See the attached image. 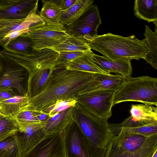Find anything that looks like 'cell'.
<instances>
[{"label": "cell", "mask_w": 157, "mask_h": 157, "mask_svg": "<svg viewBox=\"0 0 157 157\" xmlns=\"http://www.w3.org/2000/svg\"><path fill=\"white\" fill-rule=\"evenodd\" d=\"M0 88H11L17 91L19 95H27L28 77L27 69L0 52Z\"/></svg>", "instance_id": "cell-6"}, {"label": "cell", "mask_w": 157, "mask_h": 157, "mask_svg": "<svg viewBox=\"0 0 157 157\" xmlns=\"http://www.w3.org/2000/svg\"><path fill=\"white\" fill-rule=\"evenodd\" d=\"M24 157H66L63 134L46 135Z\"/></svg>", "instance_id": "cell-12"}, {"label": "cell", "mask_w": 157, "mask_h": 157, "mask_svg": "<svg viewBox=\"0 0 157 157\" xmlns=\"http://www.w3.org/2000/svg\"><path fill=\"white\" fill-rule=\"evenodd\" d=\"M15 135L0 142V157H21Z\"/></svg>", "instance_id": "cell-29"}, {"label": "cell", "mask_w": 157, "mask_h": 157, "mask_svg": "<svg viewBox=\"0 0 157 157\" xmlns=\"http://www.w3.org/2000/svg\"><path fill=\"white\" fill-rule=\"evenodd\" d=\"M151 136L146 137L120 130L118 134L113 139L119 147L126 151L133 152L141 148Z\"/></svg>", "instance_id": "cell-19"}, {"label": "cell", "mask_w": 157, "mask_h": 157, "mask_svg": "<svg viewBox=\"0 0 157 157\" xmlns=\"http://www.w3.org/2000/svg\"><path fill=\"white\" fill-rule=\"evenodd\" d=\"M38 5L26 18L18 20L0 19V45L5 44L30 30L42 26L46 22L37 13Z\"/></svg>", "instance_id": "cell-7"}, {"label": "cell", "mask_w": 157, "mask_h": 157, "mask_svg": "<svg viewBox=\"0 0 157 157\" xmlns=\"http://www.w3.org/2000/svg\"><path fill=\"white\" fill-rule=\"evenodd\" d=\"M85 52H86L63 51L58 53L54 69L66 68L70 62L83 55Z\"/></svg>", "instance_id": "cell-33"}, {"label": "cell", "mask_w": 157, "mask_h": 157, "mask_svg": "<svg viewBox=\"0 0 157 157\" xmlns=\"http://www.w3.org/2000/svg\"><path fill=\"white\" fill-rule=\"evenodd\" d=\"M101 24L98 6L93 5L73 23L65 27L69 35L82 37L88 42L97 35L98 28Z\"/></svg>", "instance_id": "cell-9"}, {"label": "cell", "mask_w": 157, "mask_h": 157, "mask_svg": "<svg viewBox=\"0 0 157 157\" xmlns=\"http://www.w3.org/2000/svg\"><path fill=\"white\" fill-rule=\"evenodd\" d=\"M66 157H104L106 148H99L82 133L75 122L63 133Z\"/></svg>", "instance_id": "cell-5"}, {"label": "cell", "mask_w": 157, "mask_h": 157, "mask_svg": "<svg viewBox=\"0 0 157 157\" xmlns=\"http://www.w3.org/2000/svg\"><path fill=\"white\" fill-rule=\"evenodd\" d=\"M18 125L13 117L3 116L0 119V142L16 134Z\"/></svg>", "instance_id": "cell-31"}, {"label": "cell", "mask_w": 157, "mask_h": 157, "mask_svg": "<svg viewBox=\"0 0 157 157\" xmlns=\"http://www.w3.org/2000/svg\"><path fill=\"white\" fill-rule=\"evenodd\" d=\"M134 13L136 17L148 22H152L157 28V0H136Z\"/></svg>", "instance_id": "cell-20"}, {"label": "cell", "mask_w": 157, "mask_h": 157, "mask_svg": "<svg viewBox=\"0 0 157 157\" xmlns=\"http://www.w3.org/2000/svg\"><path fill=\"white\" fill-rule=\"evenodd\" d=\"M128 101L141 102L157 107V78L147 75L137 77L131 76L115 90L113 95L112 106Z\"/></svg>", "instance_id": "cell-3"}, {"label": "cell", "mask_w": 157, "mask_h": 157, "mask_svg": "<svg viewBox=\"0 0 157 157\" xmlns=\"http://www.w3.org/2000/svg\"><path fill=\"white\" fill-rule=\"evenodd\" d=\"M151 157H157V149L155 150Z\"/></svg>", "instance_id": "cell-36"}, {"label": "cell", "mask_w": 157, "mask_h": 157, "mask_svg": "<svg viewBox=\"0 0 157 157\" xmlns=\"http://www.w3.org/2000/svg\"><path fill=\"white\" fill-rule=\"evenodd\" d=\"M96 74L66 68L54 70L45 88L38 95L30 98L29 105L33 110L40 113L57 100H77L94 92Z\"/></svg>", "instance_id": "cell-1"}, {"label": "cell", "mask_w": 157, "mask_h": 157, "mask_svg": "<svg viewBox=\"0 0 157 157\" xmlns=\"http://www.w3.org/2000/svg\"><path fill=\"white\" fill-rule=\"evenodd\" d=\"M44 122L18 125L15 135L21 157H24L46 135L43 129Z\"/></svg>", "instance_id": "cell-13"}, {"label": "cell", "mask_w": 157, "mask_h": 157, "mask_svg": "<svg viewBox=\"0 0 157 157\" xmlns=\"http://www.w3.org/2000/svg\"><path fill=\"white\" fill-rule=\"evenodd\" d=\"M39 113L31 109L28 104L22 109L13 118L18 125L39 123L42 122L38 117Z\"/></svg>", "instance_id": "cell-30"}, {"label": "cell", "mask_w": 157, "mask_h": 157, "mask_svg": "<svg viewBox=\"0 0 157 157\" xmlns=\"http://www.w3.org/2000/svg\"><path fill=\"white\" fill-rule=\"evenodd\" d=\"M3 117V116H2L0 113V119L1 118Z\"/></svg>", "instance_id": "cell-37"}, {"label": "cell", "mask_w": 157, "mask_h": 157, "mask_svg": "<svg viewBox=\"0 0 157 157\" xmlns=\"http://www.w3.org/2000/svg\"><path fill=\"white\" fill-rule=\"evenodd\" d=\"M120 126V130L125 132L136 134L146 137L157 135V122L135 127L125 128Z\"/></svg>", "instance_id": "cell-32"}, {"label": "cell", "mask_w": 157, "mask_h": 157, "mask_svg": "<svg viewBox=\"0 0 157 157\" xmlns=\"http://www.w3.org/2000/svg\"><path fill=\"white\" fill-rule=\"evenodd\" d=\"M75 107V122L81 132L98 148H106L115 136L110 129L108 119L96 117L77 103Z\"/></svg>", "instance_id": "cell-4"}, {"label": "cell", "mask_w": 157, "mask_h": 157, "mask_svg": "<svg viewBox=\"0 0 157 157\" xmlns=\"http://www.w3.org/2000/svg\"><path fill=\"white\" fill-rule=\"evenodd\" d=\"M19 95L17 92L11 88H0V102L16 96Z\"/></svg>", "instance_id": "cell-34"}, {"label": "cell", "mask_w": 157, "mask_h": 157, "mask_svg": "<svg viewBox=\"0 0 157 157\" xmlns=\"http://www.w3.org/2000/svg\"><path fill=\"white\" fill-rule=\"evenodd\" d=\"M38 0H0V19L26 18L38 5Z\"/></svg>", "instance_id": "cell-14"}, {"label": "cell", "mask_w": 157, "mask_h": 157, "mask_svg": "<svg viewBox=\"0 0 157 157\" xmlns=\"http://www.w3.org/2000/svg\"><path fill=\"white\" fill-rule=\"evenodd\" d=\"M62 10H65L71 7L76 0H56Z\"/></svg>", "instance_id": "cell-35"}, {"label": "cell", "mask_w": 157, "mask_h": 157, "mask_svg": "<svg viewBox=\"0 0 157 157\" xmlns=\"http://www.w3.org/2000/svg\"><path fill=\"white\" fill-rule=\"evenodd\" d=\"M92 51L90 50L70 62L66 67L67 69L104 74L109 73L103 70L94 62Z\"/></svg>", "instance_id": "cell-21"}, {"label": "cell", "mask_w": 157, "mask_h": 157, "mask_svg": "<svg viewBox=\"0 0 157 157\" xmlns=\"http://www.w3.org/2000/svg\"><path fill=\"white\" fill-rule=\"evenodd\" d=\"M1 70V66H0V71Z\"/></svg>", "instance_id": "cell-38"}, {"label": "cell", "mask_w": 157, "mask_h": 157, "mask_svg": "<svg viewBox=\"0 0 157 157\" xmlns=\"http://www.w3.org/2000/svg\"><path fill=\"white\" fill-rule=\"evenodd\" d=\"M92 0H76L67 9L62 11L60 22L65 26L73 23L93 5Z\"/></svg>", "instance_id": "cell-22"}, {"label": "cell", "mask_w": 157, "mask_h": 157, "mask_svg": "<svg viewBox=\"0 0 157 157\" xmlns=\"http://www.w3.org/2000/svg\"><path fill=\"white\" fill-rule=\"evenodd\" d=\"M30 97L17 95L0 102V113L3 116L13 117L22 109L28 105Z\"/></svg>", "instance_id": "cell-24"}, {"label": "cell", "mask_w": 157, "mask_h": 157, "mask_svg": "<svg viewBox=\"0 0 157 157\" xmlns=\"http://www.w3.org/2000/svg\"><path fill=\"white\" fill-rule=\"evenodd\" d=\"M94 62L100 67L109 73H114L116 75L127 78L131 76L132 68L131 61L123 60H113L104 56L92 53Z\"/></svg>", "instance_id": "cell-17"}, {"label": "cell", "mask_w": 157, "mask_h": 157, "mask_svg": "<svg viewBox=\"0 0 157 157\" xmlns=\"http://www.w3.org/2000/svg\"><path fill=\"white\" fill-rule=\"evenodd\" d=\"M54 67L36 68L28 72L27 94L32 98L45 88Z\"/></svg>", "instance_id": "cell-18"}, {"label": "cell", "mask_w": 157, "mask_h": 157, "mask_svg": "<svg viewBox=\"0 0 157 157\" xmlns=\"http://www.w3.org/2000/svg\"><path fill=\"white\" fill-rule=\"evenodd\" d=\"M0 52L25 67L28 72L36 68L55 67L58 53L50 49L35 51L29 55H22L3 49Z\"/></svg>", "instance_id": "cell-11"}, {"label": "cell", "mask_w": 157, "mask_h": 157, "mask_svg": "<svg viewBox=\"0 0 157 157\" xmlns=\"http://www.w3.org/2000/svg\"><path fill=\"white\" fill-rule=\"evenodd\" d=\"M91 49L113 60L145 59L149 52L145 38L134 35L128 37L108 33L97 35L88 42Z\"/></svg>", "instance_id": "cell-2"}, {"label": "cell", "mask_w": 157, "mask_h": 157, "mask_svg": "<svg viewBox=\"0 0 157 157\" xmlns=\"http://www.w3.org/2000/svg\"><path fill=\"white\" fill-rule=\"evenodd\" d=\"M42 7L39 15L46 23L60 22L62 12L56 0H42Z\"/></svg>", "instance_id": "cell-27"}, {"label": "cell", "mask_w": 157, "mask_h": 157, "mask_svg": "<svg viewBox=\"0 0 157 157\" xmlns=\"http://www.w3.org/2000/svg\"><path fill=\"white\" fill-rule=\"evenodd\" d=\"M33 43L27 33L21 34L8 43L1 45L3 49L22 55H29L35 51Z\"/></svg>", "instance_id": "cell-23"}, {"label": "cell", "mask_w": 157, "mask_h": 157, "mask_svg": "<svg viewBox=\"0 0 157 157\" xmlns=\"http://www.w3.org/2000/svg\"><path fill=\"white\" fill-rule=\"evenodd\" d=\"M144 34L149 52L144 59L153 68L157 69V33L153 31L148 25H145Z\"/></svg>", "instance_id": "cell-28"}, {"label": "cell", "mask_w": 157, "mask_h": 157, "mask_svg": "<svg viewBox=\"0 0 157 157\" xmlns=\"http://www.w3.org/2000/svg\"><path fill=\"white\" fill-rule=\"evenodd\" d=\"M130 112L135 120L144 124L157 122V107L147 104L132 105Z\"/></svg>", "instance_id": "cell-25"}, {"label": "cell", "mask_w": 157, "mask_h": 157, "mask_svg": "<svg viewBox=\"0 0 157 157\" xmlns=\"http://www.w3.org/2000/svg\"><path fill=\"white\" fill-rule=\"evenodd\" d=\"M50 49L58 53L63 51L86 52L91 50L86 39L82 37L70 35L62 43Z\"/></svg>", "instance_id": "cell-26"}, {"label": "cell", "mask_w": 157, "mask_h": 157, "mask_svg": "<svg viewBox=\"0 0 157 157\" xmlns=\"http://www.w3.org/2000/svg\"><path fill=\"white\" fill-rule=\"evenodd\" d=\"M114 90H104L87 94L77 100V103L87 111L101 119H108Z\"/></svg>", "instance_id": "cell-10"}, {"label": "cell", "mask_w": 157, "mask_h": 157, "mask_svg": "<svg viewBox=\"0 0 157 157\" xmlns=\"http://www.w3.org/2000/svg\"><path fill=\"white\" fill-rule=\"evenodd\" d=\"M33 43L36 51L52 48L63 42L69 36L65 26L59 22L46 23L26 33Z\"/></svg>", "instance_id": "cell-8"}, {"label": "cell", "mask_w": 157, "mask_h": 157, "mask_svg": "<svg viewBox=\"0 0 157 157\" xmlns=\"http://www.w3.org/2000/svg\"><path fill=\"white\" fill-rule=\"evenodd\" d=\"M75 107L71 106L59 112L44 122L43 129L45 135L63 133L67 128L75 122Z\"/></svg>", "instance_id": "cell-16"}, {"label": "cell", "mask_w": 157, "mask_h": 157, "mask_svg": "<svg viewBox=\"0 0 157 157\" xmlns=\"http://www.w3.org/2000/svg\"><path fill=\"white\" fill-rule=\"evenodd\" d=\"M156 149L157 135L151 136L141 148L133 152L119 147L113 139L107 147L104 157H151Z\"/></svg>", "instance_id": "cell-15"}]
</instances>
